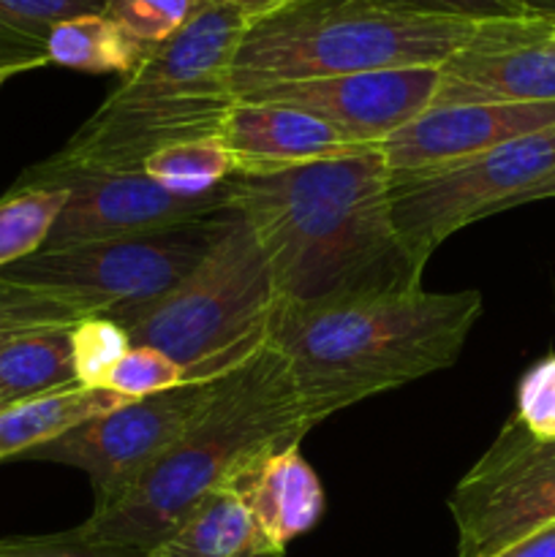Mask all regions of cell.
Here are the masks:
<instances>
[{"mask_svg": "<svg viewBox=\"0 0 555 557\" xmlns=\"http://www.w3.org/2000/svg\"><path fill=\"white\" fill-rule=\"evenodd\" d=\"M536 14H555V0H528Z\"/></svg>", "mask_w": 555, "mask_h": 557, "instance_id": "35", "label": "cell"}, {"mask_svg": "<svg viewBox=\"0 0 555 557\" xmlns=\"http://www.w3.org/2000/svg\"><path fill=\"white\" fill-rule=\"evenodd\" d=\"M76 384L71 326L22 335L0 351V406Z\"/></svg>", "mask_w": 555, "mask_h": 557, "instance_id": "20", "label": "cell"}, {"mask_svg": "<svg viewBox=\"0 0 555 557\" xmlns=\"http://www.w3.org/2000/svg\"><path fill=\"white\" fill-rule=\"evenodd\" d=\"M439 69H390L326 79L286 82L243 96L245 101L299 109L357 145H375L430 109Z\"/></svg>", "mask_w": 555, "mask_h": 557, "instance_id": "12", "label": "cell"}, {"mask_svg": "<svg viewBox=\"0 0 555 557\" xmlns=\"http://www.w3.org/2000/svg\"><path fill=\"white\" fill-rule=\"evenodd\" d=\"M125 403L134 400L112 389H90L82 384L14 403L0 411V460L30 455L38 446L52 444L79 424Z\"/></svg>", "mask_w": 555, "mask_h": 557, "instance_id": "17", "label": "cell"}, {"mask_svg": "<svg viewBox=\"0 0 555 557\" xmlns=\"http://www.w3.org/2000/svg\"><path fill=\"white\" fill-rule=\"evenodd\" d=\"M25 188L69 190L44 248L161 232L232 207L226 183L210 194L177 196L152 183L145 172H71Z\"/></svg>", "mask_w": 555, "mask_h": 557, "instance_id": "11", "label": "cell"}, {"mask_svg": "<svg viewBox=\"0 0 555 557\" xmlns=\"http://www.w3.org/2000/svg\"><path fill=\"white\" fill-rule=\"evenodd\" d=\"M515 419L533 438L555 441V354L520 379Z\"/></svg>", "mask_w": 555, "mask_h": 557, "instance_id": "28", "label": "cell"}, {"mask_svg": "<svg viewBox=\"0 0 555 557\" xmlns=\"http://www.w3.org/2000/svg\"><path fill=\"white\" fill-rule=\"evenodd\" d=\"M218 136L232 156L234 174H272L375 147L357 145L299 109L245 98L232 103Z\"/></svg>", "mask_w": 555, "mask_h": 557, "instance_id": "15", "label": "cell"}, {"mask_svg": "<svg viewBox=\"0 0 555 557\" xmlns=\"http://www.w3.org/2000/svg\"><path fill=\"white\" fill-rule=\"evenodd\" d=\"M152 47L136 41L103 11L79 14L52 27L47 41V58L52 65H63L85 74H123L128 76L147 58Z\"/></svg>", "mask_w": 555, "mask_h": 557, "instance_id": "19", "label": "cell"}, {"mask_svg": "<svg viewBox=\"0 0 555 557\" xmlns=\"http://www.w3.org/2000/svg\"><path fill=\"white\" fill-rule=\"evenodd\" d=\"M555 125V103L430 107L381 141L392 183L455 166L511 139Z\"/></svg>", "mask_w": 555, "mask_h": 557, "instance_id": "13", "label": "cell"}, {"mask_svg": "<svg viewBox=\"0 0 555 557\" xmlns=\"http://www.w3.org/2000/svg\"><path fill=\"white\" fill-rule=\"evenodd\" d=\"M183 384H190L188 370L180 368L172 357L150 346H131L103 386L128 400H145Z\"/></svg>", "mask_w": 555, "mask_h": 557, "instance_id": "27", "label": "cell"}, {"mask_svg": "<svg viewBox=\"0 0 555 557\" xmlns=\"http://www.w3.org/2000/svg\"><path fill=\"white\" fill-rule=\"evenodd\" d=\"M457 557H493L555 525V441H539L515 417L449 495Z\"/></svg>", "mask_w": 555, "mask_h": 557, "instance_id": "9", "label": "cell"}, {"mask_svg": "<svg viewBox=\"0 0 555 557\" xmlns=\"http://www.w3.org/2000/svg\"><path fill=\"white\" fill-rule=\"evenodd\" d=\"M103 11V0H0V65L44 69L54 25Z\"/></svg>", "mask_w": 555, "mask_h": 557, "instance_id": "21", "label": "cell"}, {"mask_svg": "<svg viewBox=\"0 0 555 557\" xmlns=\"http://www.w3.org/2000/svg\"><path fill=\"white\" fill-rule=\"evenodd\" d=\"M82 319L87 315L65 299L11 281L0 272V351L16 337L52 326H74Z\"/></svg>", "mask_w": 555, "mask_h": 557, "instance_id": "24", "label": "cell"}, {"mask_svg": "<svg viewBox=\"0 0 555 557\" xmlns=\"http://www.w3.org/2000/svg\"><path fill=\"white\" fill-rule=\"evenodd\" d=\"M226 190L264 250L278 305L422 286L392 218L381 147L272 174H232Z\"/></svg>", "mask_w": 555, "mask_h": 557, "instance_id": "1", "label": "cell"}, {"mask_svg": "<svg viewBox=\"0 0 555 557\" xmlns=\"http://www.w3.org/2000/svg\"><path fill=\"white\" fill-rule=\"evenodd\" d=\"M71 346H74L76 384L90 389H107V379L120 359L128 354L131 335L107 315H87L71 326Z\"/></svg>", "mask_w": 555, "mask_h": 557, "instance_id": "25", "label": "cell"}, {"mask_svg": "<svg viewBox=\"0 0 555 557\" xmlns=\"http://www.w3.org/2000/svg\"><path fill=\"white\" fill-rule=\"evenodd\" d=\"M215 3L232 5V9H237L245 20L256 22V20H264V16L275 14V11L286 9V5L299 3V0H215Z\"/></svg>", "mask_w": 555, "mask_h": 557, "instance_id": "32", "label": "cell"}, {"mask_svg": "<svg viewBox=\"0 0 555 557\" xmlns=\"http://www.w3.org/2000/svg\"><path fill=\"white\" fill-rule=\"evenodd\" d=\"M147 557H283L234 487H221Z\"/></svg>", "mask_w": 555, "mask_h": 557, "instance_id": "18", "label": "cell"}, {"mask_svg": "<svg viewBox=\"0 0 555 557\" xmlns=\"http://www.w3.org/2000/svg\"><path fill=\"white\" fill-rule=\"evenodd\" d=\"M542 199H555V174L544 180V183H539L533 190H528V194L522 196L520 205H528V201H542Z\"/></svg>", "mask_w": 555, "mask_h": 557, "instance_id": "33", "label": "cell"}, {"mask_svg": "<svg viewBox=\"0 0 555 557\" xmlns=\"http://www.w3.org/2000/svg\"><path fill=\"white\" fill-rule=\"evenodd\" d=\"M205 0H103V14L147 47L172 38Z\"/></svg>", "mask_w": 555, "mask_h": 557, "instance_id": "26", "label": "cell"}, {"mask_svg": "<svg viewBox=\"0 0 555 557\" xmlns=\"http://www.w3.org/2000/svg\"><path fill=\"white\" fill-rule=\"evenodd\" d=\"M256 525L278 549L308 533L324 515V487L299 446L256 457L232 484Z\"/></svg>", "mask_w": 555, "mask_h": 557, "instance_id": "16", "label": "cell"}, {"mask_svg": "<svg viewBox=\"0 0 555 557\" xmlns=\"http://www.w3.org/2000/svg\"><path fill=\"white\" fill-rule=\"evenodd\" d=\"M313 430L288 375V364L267 343L221 379L199 419L125 490L114 504L71 528L92 547L150 555L201 500L272 449L299 446Z\"/></svg>", "mask_w": 555, "mask_h": 557, "instance_id": "3", "label": "cell"}, {"mask_svg": "<svg viewBox=\"0 0 555 557\" xmlns=\"http://www.w3.org/2000/svg\"><path fill=\"white\" fill-rule=\"evenodd\" d=\"M250 22L232 5L205 0L199 11L123 76L118 90L16 188L71 172H141L152 152L218 136L237 101L232 63Z\"/></svg>", "mask_w": 555, "mask_h": 557, "instance_id": "4", "label": "cell"}, {"mask_svg": "<svg viewBox=\"0 0 555 557\" xmlns=\"http://www.w3.org/2000/svg\"><path fill=\"white\" fill-rule=\"evenodd\" d=\"M141 172L177 196H201L221 188L234 174V161L221 136L177 141L152 152Z\"/></svg>", "mask_w": 555, "mask_h": 557, "instance_id": "22", "label": "cell"}, {"mask_svg": "<svg viewBox=\"0 0 555 557\" xmlns=\"http://www.w3.org/2000/svg\"><path fill=\"white\" fill-rule=\"evenodd\" d=\"M493 557H555V525H547L542 531L531 533V536L520 539V542L501 549Z\"/></svg>", "mask_w": 555, "mask_h": 557, "instance_id": "31", "label": "cell"}, {"mask_svg": "<svg viewBox=\"0 0 555 557\" xmlns=\"http://www.w3.org/2000/svg\"><path fill=\"white\" fill-rule=\"evenodd\" d=\"M65 199V188H11L0 199V270L47 245Z\"/></svg>", "mask_w": 555, "mask_h": 557, "instance_id": "23", "label": "cell"}, {"mask_svg": "<svg viewBox=\"0 0 555 557\" xmlns=\"http://www.w3.org/2000/svg\"><path fill=\"white\" fill-rule=\"evenodd\" d=\"M482 294L424 286L275 305L267 343L286 359L308 422L452 368Z\"/></svg>", "mask_w": 555, "mask_h": 557, "instance_id": "2", "label": "cell"}, {"mask_svg": "<svg viewBox=\"0 0 555 557\" xmlns=\"http://www.w3.org/2000/svg\"><path fill=\"white\" fill-rule=\"evenodd\" d=\"M221 379L190 381L177 389L125 403L25 457L85 471L96 495L92 511L107 509L205 413Z\"/></svg>", "mask_w": 555, "mask_h": 557, "instance_id": "10", "label": "cell"}, {"mask_svg": "<svg viewBox=\"0 0 555 557\" xmlns=\"http://www.w3.org/2000/svg\"><path fill=\"white\" fill-rule=\"evenodd\" d=\"M275 283L259 239L229 210L205 259L147 308L125 315L134 346H150L188 370L190 381L221 379L267 346Z\"/></svg>", "mask_w": 555, "mask_h": 557, "instance_id": "6", "label": "cell"}, {"mask_svg": "<svg viewBox=\"0 0 555 557\" xmlns=\"http://www.w3.org/2000/svg\"><path fill=\"white\" fill-rule=\"evenodd\" d=\"M555 174V125L477 158L392 183V218L419 272L460 228L511 210Z\"/></svg>", "mask_w": 555, "mask_h": 557, "instance_id": "8", "label": "cell"}, {"mask_svg": "<svg viewBox=\"0 0 555 557\" xmlns=\"http://www.w3.org/2000/svg\"><path fill=\"white\" fill-rule=\"evenodd\" d=\"M27 69H22V65H0V87L5 85V82L11 79V76L16 74H25Z\"/></svg>", "mask_w": 555, "mask_h": 557, "instance_id": "34", "label": "cell"}, {"mask_svg": "<svg viewBox=\"0 0 555 557\" xmlns=\"http://www.w3.org/2000/svg\"><path fill=\"white\" fill-rule=\"evenodd\" d=\"M544 20H547L550 33H553V38H555V14H544Z\"/></svg>", "mask_w": 555, "mask_h": 557, "instance_id": "36", "label": "cell"}, {"mask_svg": "<svg viewBox=\"0 0 555 557\" xmlns=\"http://www.w3.org/2000/svg\"><path fill=\"white\" fill-rule=\"evenodd\" d=\"M414 9L430 11V14L460 16V20L495 22V20H522L536 16L528 0H403Z\"/></svg>", "mask_w": 555, "mask_h": 557, "instance_id": "30", "label": "cell"}, {"mask_svg": "<svg viewBox=\"0 0 555 557\" xmlns=\"http://www.w3.org/2000/svg\"><path fill=\"white\" fill-rule=\"evenodd\" d=\"M3 408H5V406H0V411H3Z\"/></svg>", "mask_w": 555, "mask_h": 557, "instance_id": "37", "label": "cell"}, {"mask_svg": "<svg viewBox=\"0 0 555 557\" xmlns=\"http://www.w3.org/2000/svg\"><path fill=\"white\" fill-rule=\"evenodd\" d=\"M229 210L161 232L41 248L0 272L65 299L82 315L123 321L172 292L205 259Z\"/></svg>", "mask_w": 555, "mask_h": 557, "instance_id": "7", "label": "cell"}, {"mask_svg": "<svg viewBox=\"0 0 555 557\" xmlns=\"http://www.w3.org/2000/svg\"><path fill=\"white\" fill-rule=\"evenodd\" d=\"M0 557H147L128 549L92 547L79 542L71 531L49 536H9L0 539Z\"/></svg>", "mask_w": 555, "mask_h": 557, "instance_id": "29", "label": "cell"}, {"mask_svg": "<svg viewBox=\"0 0 555 557\" xmlns=\"http://www.w3.org/2000/svg\"><path fill=\"white\" fill-rule=\"evenodd\" d=\"M460 103H555V38L544 14L515 20L441 65L430 107Z\"/></svg>", "mask_w": 555, "mask_h": 557, "instance_id": "14", "label": "cell"}, {"mask_svg": "<svg viewBox=\"0 0 555 557\" xmlns=\"http://www.w3.org/2000/svg\"><path fill=\"white\" fill-rule=\"evenodd\" d=\"M526 20V16H522ZM515 20L430 14L403 0H299L250 22L232 63L234 98L286 82L390 69H441Z\"/></svg>", "mask_w": 555, "mask_h": 557, "instance_id": "5", "label": "cell"}]
</instances>
